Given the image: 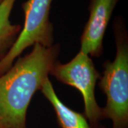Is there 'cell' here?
Wrapping results in <instances>:
<instances>
[{
    "label": "cell",
    "instance_id": "52a82bcc",
    "mask_svg": "<svg viewBox=\"0 0 128 128\" xmlns=\"http://www.w3.org/2000/svg\"><path fill=\"white\" fill-rule=\"evenodd\" d=\"M16 0H3L0 3V59L4 56L22 30L19 24H13L10 15Z\"/></svg>",
    "mask_w": 128,
    "mask_h": 128
},
{
    "label": "cell",
    "instance_id": "5b68a950",
    "mask_svg": "<svg viewBox=\"0 0 128 128\" xmlns=\"http://www.w3.org/2000/svg\"><path fill=\"white\" fill-rule=\"evenodd\" d=\"M120 0H90L89 18L80 37V50L91 57L102 54L106 28L114 7Z\"/></svg>",
    "mask_w": 128,
    "mask_h": 128
},
{
    "label": "cell",
    "instance_id": "6da1fadb",
    "mask_svg": "<svg viewBox=\"0 0 128 128\" xmlns=\"http://www.w3.org/2000/svg\"><path fill=\"white\" fill-rule=\"evenodd\" d=\"M59 46L34 45L0 75V128H27L26 114L33 96L40 90L57 61Z\"/></svg>",
    "mask_w": 128,
    "mask_h": 128
},
{
    "label": "cell",
    "instance_id": "3957f363",
    "mask_svg": "<svg viewBox=\"0 0 128 128\" xmlns=\"http://www.w3.org/2000/svg\"><path fill=\"white\" fill-rule=\"evenodd\" d=\"M53 0H27L22 4L25 21L23 28L6 54L0 59V75L4 73L25 49L35 44L50 46L54 28L50 11Z\"/></svg>",
    "mask_w": 128,
    "mask_h": 128
},
{
    "label": "cell",
    "instance_id": "277c9868",
    "mask_svg": "<svg viewBox=\"0 0 128 128\" xmlns=\"http://www.w3.org/2000/svg\"><path fill=\"white\" fill-rule=\"evenodd\" d=\"M58 80L72 86L81 93L84 102V115L93 128H97L102 118L101 108L95 97L96 82L100 75L90 56L80 50L66 64L56 61L50 73Z\"/></svg>",
    "mask_w": 128,
    "mask_h": 128
},
{
    "label": "cell",
    "instance_id": "ba28073f",
    "mask_svg": "<svg viewBox=\"0 0 128 128\" xmlns=\"http://www.w3.org/2000/svg\"><path fill=\"white\" fill-rule=\"evenodd\" d=\"M2 1H3V0H0V3H1V2H2Z\"/></svg>",
    "mask_w": 128,
    "mask_h": 128
},
{
    "label": "cell",
    "instance_id": "8992f818",
    "mask_svg": "<svg viewBox=\"0 0 128 128\" xmlns=\"http://www.w3.org/2000/svg\"><path fill=\"white\" fill-rule=\"evenodd\" d=\"M42 93L53 106L58 122L61 128H93L84 114L66 106L56 95L52 83L48 78L41 89Z\"/></svg>",
    "mask_w": 128,
    "mask_h": 128
},
{
    "label": "cell",
    "instance_id": "7a4b0ae2",
    "mask_svg": "<svg viewBox=\"0 0 128 128\" xmlns=\"http://www.w3.org/2000/svg\"><path fill=\"white\" fill-rule=\"evenodd\" d=\"M116 56L103 64L104 71L99 86L106 96V105L101 108L102 118L112 122V128H128V38L120 20L115 22Z\"/></svg>",
    "mask_w": 128,
    "mask_h": 128
}]
</instances>
